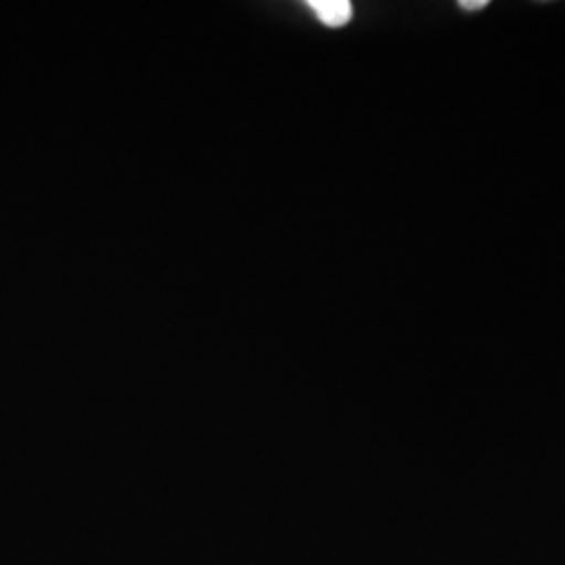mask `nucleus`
<instances>
[{
	"label": "nucleus",
	"instance_id": "obj_1",
	"mask_svg": "<svg viewBox=\"0 0 565 565\" xmlns=\"http://www.w3.org/2000/svg\"><path fill=\"white\" fill-rule=\"evenodd\" d=\"M308 7L329 28H342L352 20V4L348 0H312Z\"/></svg>",
	"mask_w": 565,
	"mask_h": 565
},
{
	"label": "nucleus",
	"instance_id": "obj_2",
	"mask_svg": "<svg viewBox=\"0 0 565 565\" xmlns=\"http://www.w3.org/2000/svg\"><path fill=\"white\" fill-rule=\"evenodd\" d=\"M463 11H480V9H484V7H488V2L486 0H465V2H461L459 4Z\"/></svg>",
	"mask_w": 565,
	"mask_h": 565
}]
</instances>
